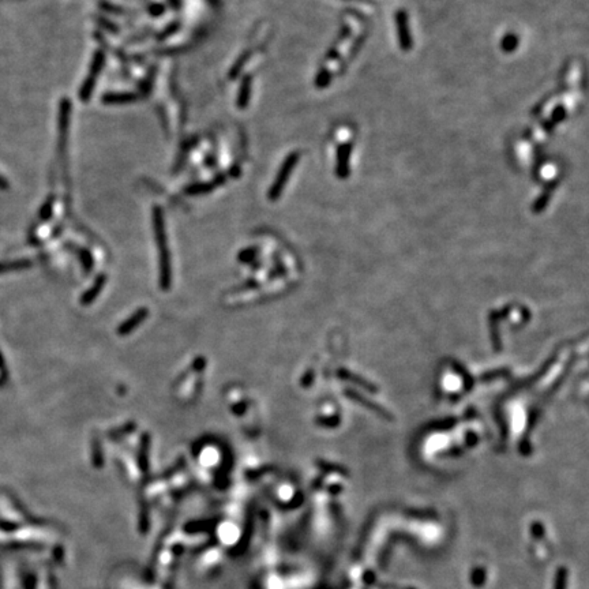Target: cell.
Listing matches in <instances>:
<instances>
[{
  "mask_svg": "<svg viewBox=\"0 0 589 589\" xmlns=\"http://www.w3.org/2000/svg\"><path fill=\"white\" fill-rule=\"evenodd\" d=\"M299 158H300L299 153L293 152L290 153L289 156L285 158V161L282 162V165L281 168H280V171H278V175H277L276 180H274V183H273L272 188H270V191H269V198H270L272 201H276L277 198L281 195L282 190H284L285 184L288 183V180H289V176L290 174H292V171L294 170V166L298 165V162H299Z\"/></svg>",
  "mask_w": 589,
  "mask_h": 589,
  "instance_id": "1",
  "label": "cell"
},
{
  "mask_svg": "<svg viewBox=\"0 0 589 589\" xmlns=\"http://www.w3.org/2000/svg\"><path fill=\"white\" fill-rule=\"evenodd\" d=\"M103 64H104V54L101 51H100V52H96V56H94L93 63H92V67H90V71L89 74H88V78H86V80L83 82L82 89H80V98H82V101H88V100H89L90 94H92V92H93L94 89V85H96V80H97L98 74H100L101 68H103Z\"/></svg>",
  "mask_w": 589,
  "mask_h": 589,
  "instance_id": "2",
  "label": "cell"
},
{
  "mask_svg": "<svg viewBox=\"0 0 589 589\" xmlns=\"http://www.w3.org/2000/svg\"><path fill=\"white\" fill-rule=\"evenodd\" d=\"M397 21V31H398V43L400 48L402 51H409L412 48V36L409 30V21H408V14L404 10H400L396 15Z\"/></svg>",
  "mask_w": 589,
  "mask_h": 589,
  "instance_id": "3",
  "label": "cell"
},
{
  "mask_svg": "<svg viewBox=\"0 0 589 589\" xmlns=\"http://www.w3.org/2000/svg\"><path fill=\"white\" fill-rule=\"evenodd\" d=\"M352 153V143H343L337 147V164H335V175L339 179H347L349 176V158Z\"/></svg>",
  "mask_w": 589,
  "mask_h": 589,
  "instance_id": "4",
  "label": "cell"
},
{
  "mask_svg": "<svg viewBox=\"0 0 589 589\" xmlns=\"http://www.w3.org/2000/svg\"><path fill=\"white\" fill-rule=\"evenodd\" d=\"M135 100H137V96H134V94H130V93L105 94L103 98L104 103H108V104H124V103H131V101H135Z\"/></svg>",
  "mask_w": 589,
  "mask_h": 589,
  "instance_id": "5",
  "label": "cell"
},
{
  "mask_svg": "<svg viewBox=\"0 0 589 589\" xmlns=\"http://www.w3.org/2000/svg\"><path fill=\"white\" fill-rule=\"evenodd\" d=\"M518 47V37L516 34H506L503 37V40L500 41V48L503 49L504 52H513Z\"/></svg>",
  "mask_w": 589,
  "mask_h": 589,
  "instance_id": "6",
  "label": "cell"
},
{
  "mask_svg": "<svg viewBox=\"0 0 589 589\" xmlns=\"http://www.w3.org/2000/svg\"><path fill=\"white\" fill-rule=\"evenodd\" d=\"M220 182H223V179H216L215 182H212V183H203L198 184V186H192L191 188H188L187 192H190V194H201V192L210 191L212 188L215 187V184L220 183Z\"/></svg>",
  "mask_w": 589,
  "mask_h": 589,
  "instance_id": "7",
  "label": "cell"
},
{
  "mask_svg": "<svg viewBox=\"0 0 589 589\" xmlns=\"http://www.w3.org/2000/svg\"><path fill=\"white\" fill-rule=\"evenodd\" d=\"M567 582V570L565 567H561L557 574H555V585L554 589H566Z\"/></svg>",
  "mask_w": 589,
  "mask_h": 589,
  "instance_id": "8",
  "label": "cell"
},
{
  "mask_svg": "<svg viewBox=\"0 0 589 589\" xmlns=\"http://www.w3.org/2000/svg\"><path fill=\"white\" fill-rule=\"evenodd\" d=\"M330 80H331L330 72L323 68V70H321V72L318 74L317 80H315V85H317L319 89H323V88H326V86L330 83Z\"/></svg>",
  "mask_w": 589,
  "mask_h": 589,
  "instance_id": "9",
  "label": "cell"
},
{
  "mask_svg": "<svg viewBox=\"0 0 589 589\" xmlns=\"http://www.w3.org/2000/svg\"><path fill=\"white\" fill-rule=\"evenodd\" d=\"M565 117H566V109H565L563 105H558V107L554 109L551 120H553V123L555 124V123H561Z\"/></svg>",
  "mask_w": 589,
  "mask_h": 589,
  "instance_id": "10",
  "label": "cell"
},
{
  "mask_svg": "<svg viewBox=\"0 0 589 589\" xmlns=\"http://www.w3.org/2000/svg\"><path fill=\"white\" fill-rule=\"evenodd\" d=\"M248 92H250V88H248V78H247V79L243 82V90H241V93L239 94V105H240V107H244L245 103H247Z\"/></svg>",
  "mask_w": 589,
  "mask_h": 589,
  "instance_id": "11",
  "label": "cell"
},
{
  "mask_svg": "<svg viewBox=\"0 0 589 589\" xmlns=\"http://www.w3.org/2000/svg\"><path fill=\"white\" fill-rule=\"evenodd\" d=\"M7 186H9V184H7V182H6V179H3L2 176H0V188H2V190H6V188H7Z\"/></svg>",
  "mask_w": 589,
  "mask_h": 589,
  "instance_id": "12",
  "label": "cell"
}]
</instances>
